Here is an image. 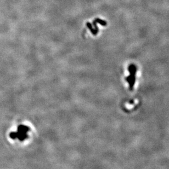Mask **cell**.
<instances>
[{
  "instance_id": "cell-1",
  "label": "cell",
  "mask_w": 169,
  "mask_h": 169,
  "mask_svg": "<svg viewBox=\"0 0 169 169\" xmlns=\"http://www.w3.org/2000/svg\"><path fill=\"white\" fill-rule=\"evenodd\" d=\"M17 130L16 132L10 133V137L13 139L18 138L20 141H23L27 137V134L30 130L29 128L24 125H20Z\"/></svg>"
},
{
  "instance_id": "cell-2",
  "label": "cell",
  "mask_w": 169,
  "mask_h": 169,
  "mask_svg": "<svg viewBox=\"0 0 169 169\" xmlns=\"http://www.w3.org/2000/svg\"><path fill=\"white\" fill-rule=\"evenodd\" d=\"M126 80L129 85V90H131V91L133 90L134 86L135 84V83H136V75L129 74V76L126 77Z\"/></svg>"
},
{
  "instance_id": "cell-3",
  "label": "cell",
  "mask_w": 169,
  "mask_h": 169,
  "mask_svg": "<svg viewBox=\"0 0 169 169\" xmlns=\"http://www.w3.org/2000/svg\"><path fill=\"white\" fill-rule=\"evenodd\" d=\"M128 70L129 74L136 75V73L137 71V68L135 65H134V64L129 65L128 67Z\"/></svg>"
},
{
  "instance_id": "cell-4",
  "label": "cell",
  "mask_w": 169,
  "mask_h": 169,
  "mask_svg": "<svg viewBox=\"0 0 169 169\" xmlns=\"http://www.w3.org/2000/svg\"><path fill=\"white\" fill-rule=\"evenodd\" d=\"M86 25L88 27V29H89V30L91 31V32L92 35H96L97 34V33L96 32V31H95V30L92 27V25L91 24H90L89 22H87V23H86Z\"/></svg>"
},
{
  "instance_id": "cell-5",
  "label": "cell",
  "mask_w": 169,
  "mask_h": 169,
  "mask_svg": "<svg viewBox=\"0 0 169 169\" xmlns=\"http://www.w3.org/2000/svg\"><path fill=\"white\" fill-rule=\"evenodd\" d=\"M95 21L97 22V23H99L101 25H102V26H106V24H107V22L104 21V20H101L99 18H97L96 19H95Z\"/></svg>"
}]
</instances>
